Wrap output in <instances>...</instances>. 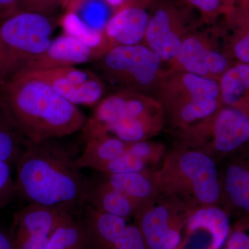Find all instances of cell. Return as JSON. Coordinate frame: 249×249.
<instances>
[{
  "label": "cell",
  "instance_id": "4316f807",
  "mask_svg": "<svg viewBox=\"0 0 249 249\" xmlns=\"http://www.w3.org/2000/svg\"><path fill=\"white\" fill-rule=\"evenodd\" d=\"M27 143L0 107V161L16 165Z\"/></svg>",
  "mask_w": 249,
  "mask_h": 249
},
{
  "label": "cell",
  "instance_id": "4dcf8cb0",
  "mask_svg": "<svg viewBox=\"0 0 249 249\" xmlns=\"http://www.w3.org/2000/svg\"><path fill=\"white\" fill-rule=\"evenodd\" d=\"M11 168L12 165L9 163L0 161V208L4 207L16 196Z\"/></svg>",
  "mask_w": 249,
  "mask_h": 249
},
{
  "label": "cell",
  "instance_id": "277c9868",
  "mask_svg": "<svg viewBox=\"0 0 249 249\" xmlns=\"http://www.w3.org/2000/svg\"><path fill=\"white\" fill-rule=\"evenodd\" d=\"M156 93L164 111L181 127L204 120L223 106L217 80L173 69L163 72Z\"/></svg>",
  "mask_w": 249,
  "mask_h": 249
},
{
  "label": "cell",
  "instance_id": "d6986e66",
  "mask_svg": "<svg viewBox=\"0 0 249 249\" xmlns=\"http://www.w3.org/2000/svg\"><path fill=\"white\" fill-rule=\"evenodd\" d=\"M222 106L249 116V64L235 62L218 80Z\"/></svg>",
  "mask_w": 249,
  "mask_h": 249
},
{
  "label": "cell",
  "instance_id": "5b68a950",
  "mask_svg": "<svg viewBox=\"0 0 249 249\" xmlns=\"http://www.w3.org/2000/svg\"><path fill=\"white\" fill-rule=\"evenodd\" d=\"M163 63L145 45L118 46L91 62L89 69L113 91L152 96L164 72Z\"/></svg>",
  "mask_w": 249,
  "mask_h": 249
},
{
  "label": "cell",
  "instance_id": "44dd1931",
  "mask_svg": "<svg viewBox=\"0 0 249 249\" xmlns=\"http://www.w3.org/2000/svg\"><path fill=\"white\" fill-rule=\"evenodd\" d=\"M129 142L111 136H101L85 142L83 151L77 160L78 168H91L97 171L101 167L124 155Z\"/></svg>",
  "mask_w": 249,
  "mask_h": 249
},
{
  "label": "cell",
  "instance_id": "603a6c76",
  "mask_svg": "<svg viewBox=\"0 0 249 249\" xmlns=\"http://www.w3.org/2000/svg\"><path fill=\"white\" fill-rule=\"evenodd\" d=\"M62 6L65 11L76 14L89 27L103 33L116 12L106 0H65Z\"/></svg>",
  "mask_w": 249,
  "mask_h": 249
},
{
  "label": "cell",
  "instance_id": "ac0fdd59",
  "mask_svg": "<svg viewBox=\"0 0 249 249\" xmlns=\"http://www.w3.org/2000/svg\"><path fill=\"white\" fill-rule=\"evenodd\" d=\"M85 204L100 212L128 219L134 216L140 203L131 199L122 192L111 188L102 178L88 180Z\"/></svg>",
  "mask_w": 249,
  "mask_h": 249
},
{
  "label": "cell",
  "instance_id": "7c38bea8",
  "mask_svg": "<svg viewBox=\"0 0 249 249\" xmlns=\"http://www.w3.org/2000/svg\"><path fill=\"white\" fill-rule=\"evenodd\" d=\"M155 4V0H125L111 16L105 31L109 50L118 46L144 45Z\"/></svg>",
  "mask_w": 249,
  "mask_h": 249
},
{
  "label": "cell",
  "instance_id": "e575fe53",
  "mask_svg": "<svg viewBox=\"0 0 249 249\" xmlns=\"http://www.w3.org/2000/svg\"><path fill=\"white\" fill-rule=\"evenodd\" d=\"M0 249H14L11 232L0 228Z\"/></svg>",
  "mask_w": 249,
  "mask_h": 249
},
{
  "label": "cell",
  "instance_id": "4fadbf2b",
  "mask_svg": "<svg viewBox=\"0 0 249 249\" xmlns=\"http://www.w3.org/2000/svg\"><path fill=\"white\" fill-rule=\"evenodd\" d=\"M193 127L211 134L214 148L221 153H232L249 142V116L235 108L222 106Z\"/></svg>",
  "mask_w": 249,
  "mask_h": 249
},
{
  "label": "cell",
  "instance_id": "d590c367",
  "mask_svg": "<svg viewBox=\"0 0 249 249\" xmlns=\"http://www.w3.org/2000/svg\"><path fill=\"white\" fill-rule=\"evenodd\" d=\"M106 1L116 11L124 4L125 0H106Z\"/></svg>",
  "mask_w": 249,
  "mask_h": 249
},
{
  "label": "cell",
  "instance_id": "9a60e30c",
  "mask_svg": "<svg viewBox=\"0 0 249 249\" xmlns=\"http://www.w3.org/2000/svg\"><path fill=\"white\" fill-rule=\"evenodd\" d=\"M178 171L201 204H214L221 194L217 169L212 159L203 152H185L178 159Z\"/></svg>",
  "mask_w": 249,
  "mask_h": 249
},
{
  "label": "cell",
  "instance_id": "ba28073f",
  "mask_svg": "<svg viewBox=\"0 0 249 249\" xmlns=\"http://www.w3.org/2000/svg\"><path fill=\"white\" fill-rule=\"evenodd\" d=\"M213 34L192 31L170 63V69L218 81L235 62L224 53L214 30Z\"/></svg>",
  "mask_w": 249,
  "mask_h": 249
},
{
  "label": "cell",
  "instance_id": "e0dca14e",
  "mask_svg": "<svg viewBox=\"0 0 249 249\" xmlns=\"http://www.w3.org/2000/svg\"><path fill=\"white\" fill-rule=\"evenodd\" d=\"M221 18L215 32L224 53L234 62L249 64V13L235 4Z\"/></svg>",
  "mask_w": 249,
  "mask_h": 249
},
{
  "label": "cell",
  "instance_id": "7a4b0ae2",
  "mask_svg": "<svg viewBox=\"0 0 249 249\" xmlns=\"http://www.w3.org/2000/svg\"><path fill=\"white\" fill-rule=\"evenodd\" d=\"M0 107L27 142L65 138L81 130L87 120L76 106L29 73L0 85Z\"/></svg>",
  "mask_w": 249,
  "mask_h": 249
},
{
  "label": "cell",
  "instance_id": "d6a6232c",
  "mask_svg": "<svg viewBox=\"0 0 249 249\" xmlns=\"http://www.w3.org/2000/svg\"><path fill=\"white\" fill-rule=\"evenodd\" d=\"M128 151L145 162L150 158L153 152V147L150 142L145 141L129 142Z\"/></svg>",
  "mask_w": 249,
  "mask_h": 249
},
{
  "label": "cell",
  "instance_id": "cb8c5ba5",
  "mask_svg": "<svg viewBox=\"0 0 249 249\" xmlns=\"http://www.w3.org/2000/svg\"><path fill=\"white\" fill-rule=\"evenodd\" d=\"M103 179L114 189L122 192L134 201L145 204L153 192V185L144 172L122 174H103Z\"/></svg>",
  "mask_w": 249,
  "mask_h": 249
},
{
  "label": "cell",
  "instance_id": "8fae6325",
  "mask_svg": "<svg viewBox=\"0 0 249 249\" xmlns=\"http://www.w3.org/2000/svg\"><path fill=\"white\" fill-rule=\"evenodd\" d=\"M23 73L43 80L60 96L76 106H96L107 92L104 82L90 69L70 67Z\"/></svg>",
  "mask_w": 249,
  "mask_h": 249
},
{
  "label": "cell",
  "instance_id": "484cf974",
  "mask_svg": "<svg viewBox=\"0 0 249 249\" xmlns=\"http://www.w3.org/2000/svg\"><path fill=\"white\" fill-rule=\"evenodd\" d=\"M45 249H87L78 215L69 214L51 237Z\"/></svg>",
  "mask_w": 249,
  "mask_h": 249
},
{
  "label": "cell",
  "instance_id": "8992f818",
  "mask_svg": "<svg viewBox=\"0 0 249 249\" xmlns=\"http://www.w3.org/2000/svg\"><path fill=\"white\" fill-rule=\"evenodd\" d=\"M52 16L19 12L0 23V85L42 53L52 40Z\"/></svg>",
  "mask_w": 249,
  "mask_h": 249
},
{
  "label": "cell",
  "instance_id": "7402d4cb",
  "mask_svg": "<svg viewBox=\"0 0 249 249\" xmlns=\"http://www.w3.org/2000/svg\"><path fill=\"white\" fill-rule=\"evenodd\" d=\"M187 230L195 232L208 231L212 235V249H219L230 232V220L227 213L218 208L206 207L198 210L188 218Z\"/></svg>",
  "mask_w": 249,
  "mask_h": 249
},
{
  "label": "cell",
  "instance_id": "52a82bcc",
  "mask_svg": "<svg viewBox=\"0 0 249 249\" xmlns=\"http://www.w3.org/2000/svg\"><path fill=\"white\" fill-rule=\"evenodd\" d=\"M87 249H147L136 224L85 204L78 215Z\"/></svg>",
  "mask_w": 249,
  "mask_h": 249
},
{
  "label": "cell",
  "instance_id": "836d02e7",
  "mask_svg": "<svg viewBox=\"0 0 249 249\" xmlns=\"http://www.w3.org/2000/svg\"><path fill=\"white\" fill-rule=\"evenodd\" d=\"M18 0H0V23L18 14Z\"/></svg>",
  "mask_w": 249,
  "mask_h": 249
},
{
  "label": "cell",
  "instance_id": "30bf717a",
  "mask_svg": "<svg viewBox=\"0 0 249 249\" xmlns=\"http://www.w3.org/2000/svg\"><path fill=\"white\" fill-rule=\"evenodd\" d=\"M69 214H73L58 208L28 204L14 215L10 232L14 249H45L54 232Z\"/></svg>",
  "mask_w": 249,
  "mask_h": 249
},
{
  "label": "cell",
  "instance_id": "83f0119b",
  "mask_svg": "<svg viewBox=\"0 0 249 249\" xmlns=\"http://www.w3.org/2000/svg\"><path fill=\"white\" fill-rule=\"evenodd\" d=\"M201 14L204 22L211 24L235 4L236 0H185Z\"/></svg>",
  "mask_w": 249,
  "mask_h": 249
},
{
  "label": "cell",
  "instance_id": "1f68e13d",
  "mask_svg": "<svg viewBox=\"0 0 249 249\" xmlns=\"http://www.w3.org/2000/svg\"><path fill=\"white\" fill-rule=\"evenodd\" d=\"M227 249H249L248 231L235 229L228 240Z\"/></svg>",
  "mask_w": 249,
  "mask_h": 249
},
{
  "label": "cell",
  "instance_id": "2e32d148",
  "mask_svg": "<svg viewBox=\"0 0 249 249\" xmlns=\"http://www.w3.org/2000/svg\"><path fill=\"white\" fill-rule=\"evenodd\" d=\"M135 224L147 249H176L181 242V232L163 206L142 205L135 214Z\"/></svg>",
  "mask_w": 249,
  "mask_h": 249
},
{
  "label": "cell",
  "instance_id": "8d00e7d4",
  "mask_svg": "<svg viewBox=\"0 0 249 249\" xmlns=\"http://www.w3.org/2000/svg\"><path fill=\"white\" fill-rule=\"evenodd\" d=\"M235 229H249V218L239 221L236 224Z\"/></svg>",
  "mask_w": 249,
  "mask_h": 249
},
{
  "label": "cell",
  "instance_id": "f546056e",
  "mask_svg": "<svg viewBox=\"0 0 249 249\" xmlns=\"http://www.w3.org/2000/svg\"><path fill=\"white\" fill-rule=\"evenodd\" d=\"M65 0H18V12L37 13L52 16Z\"/></svg>",
  "mask_w": 249,
  "mask_h": 249
},
{
  "label": "cell",
  "instance_id": "74e56055",
  "mask_svg": "<svg viewBox=\"0 0 249 249\" xmlns=\"http://www.w3.org/2000/svg\"><path fill=\"white\" fill-rule=\"evenodd\" d=\"M249 13V0H236V4Z\"/></svg>",
  "mask_w": 249,
  "mask_h": 249
},
{
  "label": "cell",
  "instance_id": "d4e9b609",
  "mask_svg": "<svg viewBox=\"0 0 249 249\" xmlns=\"http://www.w3.org/2000/svg\"><path fill=\"white\" fill-rule=\"evenodd\" d=\"M58 23L63 32L74 36L84 42L85 45L96 50L101 57L109 51L105 33L89 27L71 11H65Z\"/></svg>",
  "mask_w": 249,
  "mask_h": 249
},
{
  "label": "cell",
  "instance_id": "5bb4252c",
  "mask_svg": "<svg viewBox=\"0 0 249 249\" xmlns=\"http://www.w3.org/2000/svg\"><path fill=\"white\" fill-rule=\"evenodd\" d=\"M100 54L74 36L63 32L18 73L47 71L96 61ZM17 74V73H16Z\"/></svg>",
  "mask_w": 249,
  "mask_h": 249
},
{
  "label": "cell",
  "instance_id": "f1b7e54d",
  "mask_svg": "<svg viewBox=\"0 0 249 249\" xmlns=\"http://www.w3.org/2000/svg\"><path fill=\"white\" fill-rule=\"evenodd\" d=\"M145 163L146 162L145 160H141L131 154L127 148V151L124 152V155L103 165L97 172L105 175L142 173L145 171Z\"/></svg>",
  "mask_w": 249,
  "mask_h": 249
},
{
  "label": "cell",
  "instance_id": "9c48e42d",
  "mask_svg": "<svg viewBox=\"0 0 249 249\" xmlns=\"http://www.w3.org/2000/svg\"><path fill=\"white\" fill-rule=\"evenodd\" d=\"M188 16L170 1L156 2L145 33L144 45L163 62L171 63L192 32Z\"/></svg>",
  "mask_w": 249,
  "mask_h": 249
},
{
  "label": "cell",
  "instance_id": "3957f363",
  "mask_svg": "<svg viewBox=\"0 0 249 249\" xmlns=\"http://www.w3.org/2000/svg\"><path fill=\"white\" fill-rule=\"evenodd\" d=\"M164 109L157 98L130 91H112L96 106L81 129L83 142L111 136L124 142L145 141L161 128Z\"/></svg>",
  "mask_w": 249,
  "mask_h": 249
},
{
  "label": "cell",
  "instance_id": "ffe728a7",
  "mask_svg": "<svg viewBox=\"0 0 249 249\" xmlns=\"http://www.w3.org/2000/svg\"><path fill=\"white\" fill-rule=\"evenodd\" d=\"M224 190L231 204L243 213L240 220L249 218V152L236 158L228 166Z\"/></svg>",
  "mask_w": 249,
  "mask_h": 249
},
{
  "label": "cell",
  "instance_id": "6da1fadb",
  "mask_svg": "<svg viewBox=\"0 0 249 249\" xmlns=\"http://www.w3.org/2000/svg\"><path fill=\"white\" fill-rule=\"evenodd\" d=\"M48 139L28 142L16 163V196L28 204L58 208L78 215L89 178L77 165V144Z\"/></svg>",
  "mask_w": 249,
  "mask_h": 249
}]
</instances>
